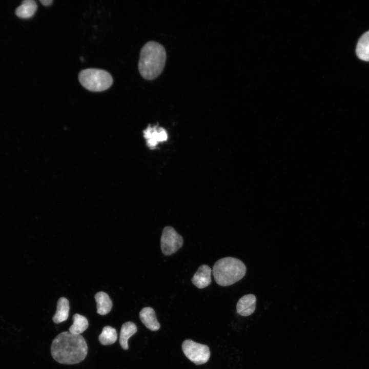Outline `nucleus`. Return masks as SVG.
Wrapping results in <instances>:
<instances>
[{"mask_svg": "<svg viewBox=\"0 0 369 369\" xmlns=\"http://www.w3.org/2000/svg\"><path fill=\"white\" fill-rule=\"evenodd\" d=\"M88 353V346L84 338L69 332L59 334L52 341L51 353L57 362L73 364L85 359Z\"/></svg>", "mask_w": 369, "mask_h": 369, "instance_id": "obj_1", "label": "nucleus"}, {"mask_svg": "<svg viewBox=\"0 0 369 369\" xmlns=\"http://www.w3.org/2000/svg\"><path fill=\"white\" fill-rule=\"evenodd\" d=\"M166 52L159 43L150 41L141 49L138 70L141 76L147 80L157 78L162 72L166 61Z\"/></svg>", "mask_w": 369, "mask_h": 369, "instance_id": "obj_2", "label": "nucleus"}, {"mask_svg": "<svg viewBox=\"0 0 369 369\" xmlns=\"http://www.w3.org/2000/svg\"><path fill=\"white\" fill-rule=\"evenodd\" d=\"M247 268L240 260L232 257L221 258L213 266L212 272L217 284L231 285L245 276Z\"/></svg>", "mask_w": 369, "mask_h": 369, "instance_id": "obj_3", "label": "nucleus"}, {"mask_svg": "<svg viewBox=\"0 0 369 369\" xmlns=\"http://www.w3.org/2000/svg\"><path fill=\"white\" fill-rule=\"evenodd\" d=\"M81 85L87 90L100 92L109 88L113 78L107 71L99 69L89 68L81 71L78 75Z\"/></svg>", "mask_w": 369, "mask_h": 369, "instance_id": "obj_4", "label": "nucleus"}, {"mask_svg": "<svg viewBox=\"0 0 369 369\" xmlns=\"http://www.w3.org/2000/svg\"><path fill=\"white\" fill-rule=\"evenodd\" d=\"M185 356L196 365L206 363L210 357V351L207 345L197 343L191 339L185 340L182 344Z\"/></svg>", "mask_w": 369, "mask_h": 369, "instance_id": "obj_5", "label": "nucleus"}, {"mask_svg": "<svg viewBox=\"0 0 369 369\" xmlns=\"http://www.w3.org/2000/svg\"><path fill=\"white\" fill-rule=\"evenodd\" d=\"M183 244V240L175 230L171 226L165 227L160 238V247L162 254L166 256L176 253Z\"/></svg>", "mask_w": 369, "mask_h": 369, "instance_id": "obj_6", "label": "nucleus"}, {"mask_svg": "<svg viewBox=\"0 0 369 369\" xmlns=\"http://www.w3.org/2000/svg\"><path fill=\"white\" fill-rule=\"evenodd\" d=\"M143 136L148 147L153 149L168 140V133L162 127L150 125L144 130Z\"/></svg>", "mask_w": 369, "mask_h": 369, "instance_id": "obj_7", "label": "nucleus"}, {"mask_svg": "<svg viewBox=\"0 0 369 369\" xmlns=\"http://www.w3.org/2000/svg\"><path fill=\"white\" fill-rule=\"evenodd\" d=\"M211 273L212 270L209 265H201L192 278L191 281L198 289H203L211 283Z\"/></svg>", "mask_w": 369, "mask_h": 369, "instance_id": "obj_8", "label": "nucleus"}, {"mask_svg": "<svg viewBox=\"0 0 369 369\" xmlns=\"http://www.w3.org/2000/svg\"><path fill=\"white\" fill-rule=\"evenodd\" d=\"M256 298L253 294H248L240 298L236 305L237 312L243 316L252 315L256 308Z\"/></svg>", "mask_w": 369, "mask_h": 369, "instance_id": "obj_9", "label": "nucleus"}, {"mask_svg": "<svg viewBox=\"0 0 369 369\" xmlns=\"http://www.w3.org/2000/svg\"><path fill=\"white\" fill-rule=\"evenodd\" d=\"M139 318L142 323L150 330L156 331L159 329L160 323L157 320L153 308H144L139 312Z\"/></svg>", "mask_w": 369, "mask_h": 369, "instance_id": "obj_10", "label": "nucleus"}, {"mask_svg": "<svg viewBox=\"0 0 369 369\" xmlns=\"http://www.w3.org/2000/svg\"><path fill=\"white\" fill-rule=\"evenodd\" d=\"M69 302L65 297L60 298L57 303V309L52 320L55 323H59L66 321L69 316Z\"/></svg>", "mask_w": 369, "mask_h": 369, "instance_id": "obj_11", "label": "nucleus"}, {"mask_svg": "<svg viewBox=\"0 0 369 369\" xmlns=\"http://www.w3.org/2000/svg\"><path fill=\"white\" fill-rule=\"evenodd\" d=\"M137 331L136 325L132 322L128 321L122 325L119 335V343L124 350L128 349V339L135 334Z\"/></svg>", "mask_w": 369, "mask_h": 369, "instance_id": "obj_12", "label": "nucleus"}, {"mask_svg": "<svg viewBox=\"0 0 369 369\" xmlns=\"http://www.w3.org/2000/svg\"><path fill=\"white\" fill-rule=\"evenodd\" d=\"M95 299L98 314L105 315L110 312L112 307V302L107 293L104 292H98L95 295Z\"/></svg>", "mask_w": 369, "mask_h": 369, "instance_id": "obj_13", "label": "nucleus"}, {"mask_svg": "<svg viewBox=\"0 0 369 369\" xmlns=\"http://www.w3.org/2000/svg\"><path fill=\"white\" fill-rule=\"evenodd\" d=\"M356 52L359 59L369 61V31L364 33L360 37L357 44Z\"/></svg>", "mask_w": 369, "mask_h": 369, "instance_id": "obj_14", "label": "nucleus"}, {"mask_svg": "<svg viewBox=\"0 0 369 369\" xmlns=\"http://www.w3.org/2000/svg\"><path fill=\"white\" fill-rule=\"evenodd\" d=\"M37 9V5L33 0L24 1L15 11L16 14L22 18H28L32 16Z\"/></svg>", "mask_w": 369, "mask_h": 369, "instance_id": "obj_15", "label": "nucleus"}, {"mask_svg": "<svg viewBox=\"0 0 369 369\" xmlns=\"http://www.w3.org/2000/svg\"><path fill=\"white\" fill-rule=\"evenodd\" d=\"M73 324L70 326L69 332L75 335H80L86 331L89 323L87 319L79 314H75L73 316Z\"/></svg>", "mask_w": 369, "mask_h": 369, "instance_id": "obj_16", "label": "nucleus"}, {"mask_svg": "<svg viewBox=\"0 0 369 369\" xmlns=\"http://www.w3.org/2000/svg\"><path fill=\"white\" fill-rule=\"evenodd\" d=\"M117 339V334L116 330L108 325L104 327L98 337L99 341L104 345L113 344Z\"/></svg>", "mask_w": 369, "mask_h": 369, "instance_id": "obj_17", "label": "nucleus"}, {"mask_svg": "<svg viewBox=\"0 0 369 369\" xmlns=\"http://www.w3.org/2000/svg\"><path fill=\"white\" fill-rule=\"evenodd\" d=\"M40 2L44 6H48L52 3L53 1L52 0H40Z\"/></svg>", "mask_w": 369, "mask_h": 369, "instance_id": "obj_18", "label": "nucleus"}]
</instances>
